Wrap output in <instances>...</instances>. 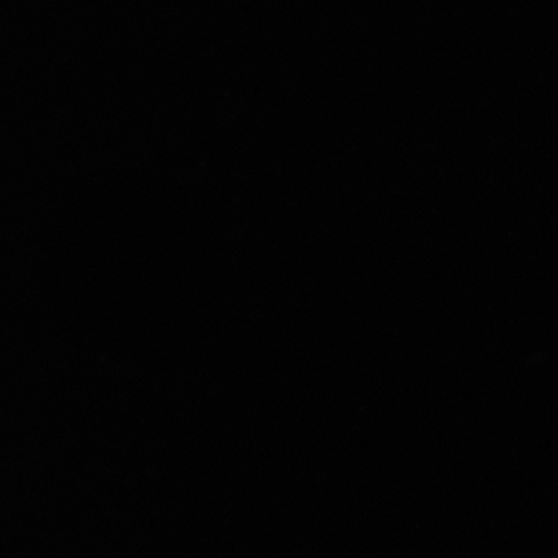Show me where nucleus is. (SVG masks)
I'll return each instance as SVG.
<instances>
[]
</instances>
